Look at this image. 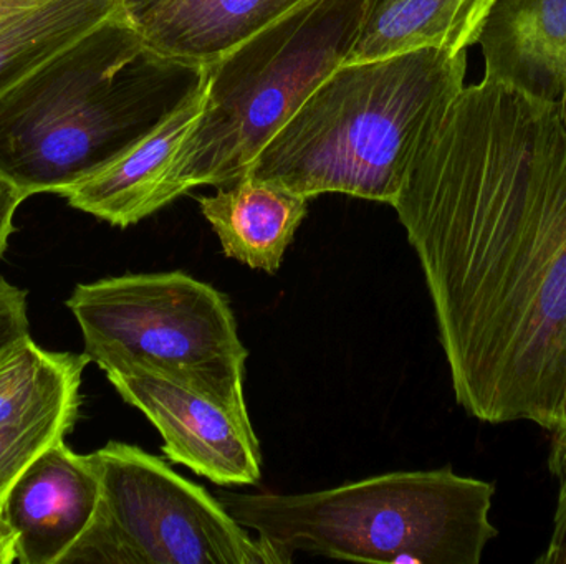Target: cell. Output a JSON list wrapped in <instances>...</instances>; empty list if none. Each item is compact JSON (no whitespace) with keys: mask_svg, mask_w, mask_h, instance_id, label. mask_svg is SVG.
<instances>
[{"mask_svg":"<svg viewBox=\"0 0 566 564\" xmlns=\"http://www.w3.org/2000/svg\"><path fill=\"white\" fill-rule=\"evenodd\" d=\"M392 207L455 403L479 423L551 433L566 390V99L464 86L422 136Z\"/></svg>","mask_w":566,"mask_h":564,"instance_id":"cell-1","label":"cell"},{"mask_svg":"<svg viewBox=\"0 0 566 564\" xmlns=\"http://www.w3.org/2000/svg\"><path fill=\"white\" fill-rule=\"evenodd\" d=\"M206 66L163 55L119 12L0 96V178L23 198L65 194L182 105Z\"/></svg>","mask_w":566,"mask_h":564,"instance_id":"cell-2","label":"cell"},{"mask_svg":"<svg viewBox=\"0 0 566 564\" xmlns=\"http://www.w3.org/2000/svg\"><path fill=\"white\" fill-rule=\"evenodd\" d=\"M468 50L424 46L333 70L245 174L313 199L395 205L429 126L465 86Z\"/></svg>","mask_w":566,"mask_h":564,"instance_id":"cell-3","label":"cell"},{"mask_svg":"<svg viewBox=\"0 0 566 564\" xmlns=\"http://www.w3.org/2000/svg\"><path fill=\"white\" fill-rule=\"evenodd\" d=\"M495 483L451 467L395 472L300 496L219 493L282 564L296 553L361 563L479 564L499 535Z\"/></svg>","mask_w":566,"mask_h":564,"instance_id":"cell-4","label":"cell"},{"mask_svg":"<svg viewBox=\"0 0 566 564\" xmlns=\"http://www.w3.org/2000/svg\"><path fill=\"white\" fill-rule=\"evenodd\" d=\"M368 0H308L206 66L201 115L176 149L163 185L169 205L199 185H226L346 62Z\"/></svg>","mask_w":566,"mask_h":564,"instance_id":"cell-5","label":"cell"},{"mask_svg":"<svg viewBox=\"0 0 566 564\" xmlns=\"http://www.w3.org/2000/svg\"><path fill=\"white\" fill-rule=\"evenodd\" d=\"M85 354L103 371L146 368L244 386L248 348L228 297L185 272L76 285L66 300Z\"/></svg>","mask_w":566,"mask_h":564,"instance_id":"cell-6","label":"cell"},{"mask_svg":"<svg viewBox=\"0 0 566 564\" xmlns=\"http://www.w3.org/2000/svg\"><path fill=\"white\" fill-rule=\"evenodd\" d=\"M90 459L102 499L62 564H282L221 500L159 457L108 443Z\"/></svg>","mask_w":566,"mask_h":564,"instance_id":"cell-7","label":"cell"},{"mask_svg":"<svg viewBox=\"0 0 566 564\" xmlns=\"http://www.w3.org/2000/svg\"><path fill=\"white\" fill-rule=\"evenodd\" d=\"M129 406L163 437V454L221 487L254 486L262 477L261 443L244 386H222L146 368L106 371Z\"/></svg>","mask_w":566,"mask_h":564,"instance_id":"cell-8","label":"cell"},{"mask_svg":"<svg viewBox=\"0 0 566 564\" xmlns=\"http://www.w3.org/2000/svg\"><path fill=\"white\" fill-rule=\"evenodd\" d=\"M102 489L90 456L65 440L43 450L10 487L0 513L15 536L17 563L62 564L92 525Z\"/></svg>","mask_w":566,"mask_h":564,"instance_id":"cell-9","label":"cell"},{"mask_svg":"<svg viewBox=\"0 0 566 564\" xmlns=\"http://www.w3.org/2000/svg\"><path fill=\"white\" fill-rule=\"evenodd\" d=\"M475 45L484 78L544 102L566 99V0H495Z\"/></svg>","mask_w":566,"mask_h":564,"instance_id":"cell-10","label":"cell"},{"mask_svg":"<svg viewBox=\"0 0 566 564\" xmlns=\"http://www.w3.org/2000/svg\"><path fill=\"white\" fill-rule=\"evenodd\" d=\"M206 78L179 108L115 161L63 194L72 207L129 227L166 207L163 185L176 149L201 115Z\"/></svg>","mask_w":566,"mask_h":564,"instance_id":"cell-11","label":"cell"},{"mask_svg":"<svg viewBox=\"0 0 566 564\" xmlns=\"http://www.w3.org/2000/svg\"><path fill=\"white\" fill-rule=\"evenodd\" d=\"M198 202L226 257L275 274L306 217L310 199L244 174Z\"/></svg>","mask_w":566,"mask_h":564,"instance_id":"cell-12","label":"cell"},{"mask_svg":"<svg viewBox=\"0 0 566 564\" xmlns=\"http://www.w3.org/2000/svg\"><path fill=\"white\" fill-rule=\"evenodd\" d=\"M308 0H166L133 23L163 55L208 65Z\"/></svg>","mask_w":566,"mask_h":564,"instance_id":"cell-13","label":"cell"},{"mask_svg":"<svg viewBox=\"0 0 566 564\" xmlns=\"http://www.w3.org/2000/svg\"><path fill=\"white\" fill-rule=\"evenodd\" d=\"M118 10V0H46L0 26V96Z\"/></svg>","mask_w":566,"mask_h":564,"instance_id":"cell-14","label":"cell"},{"mask_svg":"<svg viewBox=\"0 0 566 564\" xmlns=\"http://www.w3.org/2000/svg\"><path fill=\"white\" fill-rule=\"evenodd\" d=\"M90 358L52 353L23 338L0 354V427L80 400Z\"/></svg>","mask_w":566,"mask_h":564,"instance_id":"cell-15","label":"cell"},{"mask_svg":"<svg viewBox=\"0 0 566 564\" xmlns=\"http://www.w3.org/2000/svg\"><path fill=\"white\" fill-rule=\"evenodd\" d=\"M80 400L0 427V503L20 473L75 426Z\"/></svg>","mask_w":566,"mask_h":564,"instance_id":"cell-16","label":"cell"},{"mask_svg":"<svg viewBox=\"0 0 566 564\" xmlns=\"http://www.w3.org/2000/svg\"><path fill=\"white\" fill-rule=\"evenodd\" d=\"M551 434L548 470L558 480V500L551 542L535 563L566 564V424H558Z\"/></svg>","mask_w":566,"mask_h":564,"instance_id":"cell-17","label":"cell"},{"mask_svg":"<svg viewBox=\"0 0 566 564\" xmlns=\"http://www.w3.org/2000/svg\"><path fill=\"white\" fill-rule=\"evenodd\" d=\"M27 291L0 277V354L30 337Z\"/></svg>","mask_w":566,"mask_h":564,"instance_id":"cell-18","label":"cell"},{"mask_svg":"<svg viewBox=\"0 0 566 564\" xmlns=\"http://www.w3.org/2000/svg\"><path fill=\"white\" fill-rule=\"evenodd\" d=\"M25 201L12 184L0 178V257L6 252L10 235L13 232V219L17 209Z\"/></svg>","mask_w":566,"mask_h":564,"instance_id":"cell-19","label":"cell"},{"mask_svg":"<svg viewBox=\"0 0 566 564\" xmlns=\"http://www.w3.org/2000/svg\"><path fill=\"white\" fill-rule=\"evenodd\" d=\"M165 2L166 0H118V9L129 22L136 23L146 13Z\"/></svg>","mask_w":566,"mask_h":564,"instance_id":"cell-20","label":"cell"},{"mask_svg":"<svg viewBox=\"0 0 566 564\" xmlns=\"http://www.w3.org/2000/svg\"><path fill=\"white\" fill-rule=\"evenodd\" d=\"M46 0H0V26Z\"/></svg>","mask_w":566,"mask_h":564,"instance_id":"cell-21","label":"cell"},{"mask_svg":"<svg viewBox=\"0 0 566 564\" xmlns=\"http://www.w3.org/2000/svg\"><path fill=\"white\" fill-rule=\"evenodd\" d=\"M17 562L15 536L7 525L0 513V564H12Z\"/></svg>","mask_w":566,"mask_h":564,"instance_id":"cell-22","label":"cell"},{"mask_svg":"<svg viewBox=\"0 0 566 564\" xmlns=\"http://www.w3.org/2000/svg\"><path fill=\"white\" fill-rule=\"evenodd\" d=\"M558 424H566V390H565L564 403H562L560 423H558Z\"/></svg>","mask_w":566,"mask_h":564,"instance_id":"cell-23","label":"cell"}]
</instances>
